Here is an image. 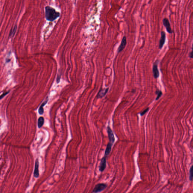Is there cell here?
<instances>
[{
    "label": "cell",
    "instance_id": "6da1fadb",
    "mask_svg": "<svg viewBox=\"0 0 193 193\" xmlns=\"http://www.w3.org/2000/svg\"><path fill=\"white\" fill-rule=\"evenodd\" d=\"M45 14L46 20L50 22L54 21L61 16L59 12L50 6H47L45 7Z\"/></svg>",
    "mask_w": 193,
    "mask_h": 193
},
{
    "label": "cell",
    "instance_id": "7a4b0ae2",
    "mask_svg": "<svg viewBox=\"0 0 193 193\" xmlns=\"http://www.w3.org/2000/svg\"><path fill=\"white\" fill-rule=\"evenodd\" d=\"M107 186V185L104 183H100V184H97L95 186L92 192L98 193V192H101L102 191H103L106 189Z\"/></svg>",
    "mask_w": 193,
    "mask_h": 193
},
{
    "label": "cell",
    "instance_id": "3957f363",
    "mask_svg": "<svg viewBox=\"0 0 193 193\" xmlns=\"http://www.w3.org/2000/svg\"><path fill=\"white\" fill-rule=\"evenodd\" d=\"M163 25L165 27L167 32L169 34H172V31L169 20L167 18H164L163 19Z\"/></svg>",
    "mask_w": 193,
    "mask_h": 193
},
{
    "label": "cell",
    "instance_id": "277c9868",
    "mask_svg": "<svg viewBox=\"0 0 193 193\" xmlns=\"http://www.w3.org/2000/svg\"><path fill=\"white\" fill-rule=\"evenodd\" d=\"M107 132L108 135L109 139V143L113 145L115 141L114 134L113 131L111 128L108 126L107 128Z\"/></svg>",
    "mask_w": 193,
    "mask_h": 193
},
{
    "label": "cell",
    "instance_id": "5b68a950",
    "mask_svg": "<svg viewBox=\"0 0 193 193\" xmlns=\"http://www.w3.org/2000/svg\"><path fill=\"white\" fill-rule=\"evenodd\" d=\"M166 39V35L164 31H161V37L159 40V49H161L163 48Z\"/></svg>",
    "mask_w": 193,
    "mask_h": 193
},
{
    "label": "cell",
    "instance_id": "8992f818",
    "mask_svg": "<svg viewBox=\"0 0 193 193\" xmlns=\"http://www.w3.org/2000/svg\"><path fill=\"white\" fill-rule=\"evenodd\" d=\"M126 44H127L126 38V37L125 36H124L123 37L122 40L120 45L118 47V53H119L122 51L125 48Z\"/></svg>",
    "mask_w": 193,
    "mask_h": 193
},
{
    "label": "cell",
    "instance_id": "52a82bcc",
    "mask_svg": "<svg viewBox=\"0 0 193 193\" xmlns=\"http://www.w3.org/2000/svg\"><path fill=\"white\" fill-rule=\"evenodd\" d=\"M153 75L155 78L157 79L159 77V73L158 68V65L157 63L155 62L153 65V68H152Z\"/></svg>",
    "mask_w": 193,
    "mask_h": 193
},
{
    "label": "cell",
    "instance_id": "ba28073f",
    "mask_svg": "<svg viewBox=\"0 0 193 193\" xmlns=\"http://www.w3.org/2000/svg\"><path fill=\"white\" fill-rule=\"evenodd\" d=\"M106 167V157L105 156L102 159L101 162L99 166V170L100 171L102 172L105 169Z\"/></svg>",
    "mask_w": 193,
    "mask_h": 193
},
{
    "label": "cell",
    "instance_id": "9c48e42d",
    "mask_svg": "<svg viewBox=\"0 0 193 193\" xmlns=\"http://www.w3.org/2000/svg\"><path fill=\"white\" fill-rule=\"evenodd\" d=\"M39 162L38 159H36L35 165V171L34 172V176L35 178H37L39 177Z\"/></svg>",
    "mask_w": 193,
    "mask_h": 193
},
{
    "label": "cell",
    "instance_id": "30bf717a",
    "mask_svg": "<svg viewBox=\"0 0 193 193\" xmlns=\"http://www.w3.org/2000/svg\"><path fill=\"white\" fill-rule=\"evenodd\" d=\"M108 89L109 88H107L106 89H100V90L98 92L97 96V97L98 98H102L103 97V96H105V95L106 94L107 91H108Z\"/></svg>",
    "mask_w": 193,
    "mask_h": 193
},
{
    "label": "cell",
    "instance_id": "8fae6325",
    "mask_svg": "<svg viewBox=\"0 0 193 193\" xmlns=\"http://www.w3.org/2000/svg\"><path fill=\"white\" fill-rule=\"evenodd\" d=\"M112 145H113L112 144H111L110 143H109L107 144L105 152V157H106V156L109 155V154H110L111 150Z\"/></svg>",
    "mask_w": 193,
    "mask_h": 193
},
{
    "label": "cell",
    "instance_id": "7c38bea8",
    "mask_svg": "<svg viewBox=\"0 0 193 193\" xmlns=\"http://www.w3.org/2000/svg\"><path fill=\"white\" fill-rule=\"evenodd\" d=\"M17 28H18V26H17V25H16L13 28H12L10 31L9 35V37H14V35L15 34V33H16Z\"/></svg>",
    "mask_w": 193,
    "mask_h": 193
},
{
    "label": "cell",
    "instance_id": "4fadbf2b",
    "mask_svg": "<svg viewBox=\"0 0 193 193\" xmlns=\"http://www.w3.org/2000/svg\"><path fill=\"white\" fill-rule=\"evenodd\" d=\"M48 100L47 99L45 102H44L42 104V105L40 106V107L39 109V113L40 115H42L44 114V106L46 104V103H47V102H48Z\"/></svg>",
    "mask_w": 193,
    "mask_h": 193
},
{
    "label": "cell",
    "instance_id": "5bb4252c",
    "mask_svg": "<svg viewBox=\"0 0 193 193\" xmlns=\"http://www.w3.org/2000/svg\"><path fill=\"white\" fill-rule=\"evenodd\" d=\"M44 119L42 117H40L39 118L38 121V126L39 128H40L44 125Z\"/></svg>",
    "mask_w": 193,
    "mask_h": 193
},
{
    "label": "cell",
    "instance_id": "9a60e30c",
    "mask_svg": "<svg viewBox=\"0 0 193 193\" xmlns=\"http://www.w3.org/2000/svg\"><path fill=\"white\" fill-rule=\"evenodd\" d=\"M193 179V165L191 167L190 169V175H189V180L192 181Z\"/></svg>",
    "mask_w": 193,
    "mask_h": 193
},
{
    "label": "cell",
    "instance_id": "2e32d148",
    "mask_svg": "<svg viewBox=\"0 0 193 193\" xmlns=\"http://www.w3.org/2000/svg\"><path fill=\"white\" fill-rule=\"evenodd\" d=\"M156 94L157 95V97L156 98V100H158L159 98L161 96H162V92L160 91V90H157V91H156Z\"/></svg>",
    "mask_w": 193,
    "mask_h": 193
},
{
    "label": "cell",
    "instance_id": "e0dca14e",
    "mask_svg": "<svg viewBox=\"0 0 193 193\" xmlns=\"http://www.w3.org/2000/svg\"><path fill=\"white\" fill-rule=\"evenodd\" d=\"M149 107H148V108H146V109L144 110L141 113H140V114H141V116H143V115H144V114H145L148 112V111H149Z\"/></svg>",
    "mask_w": 193,
    "mask_h": 193
},
{
    "label": "cell",
    "instance_id": "ac0fdd59",
    "mask_svg": "<svg viewBox=\"0 0 193 193\" xmlns=\"http://www.w3.org/2000/svg\"><path fill=\"white\" fill-rule=\"evenodd\" d=\"M192 50L191 52L190 53H189V56L190 58L193 59V44H192Z\"/></svg>",
    "mask_w": 193,
    "mask_h": 193
},
{
    "label": "cell",
    "instance_id": "d6986e66",
    "mask_svg": "<svg viewBox=\"0 0 193 193\" xmlns=\"http://www.w3.org/2000/svg\"><path fill=\"white\" fill-rule=\"evenodd\" d=\"M9 91L7 92H5V93L3 94H2V95L1 96H0V99H2V98L4 97L5 96H6V95L8 94L9 93Z\"/></svg>",
    "mask_w": 193,
    "mask_h": 193
}]
</instances>
